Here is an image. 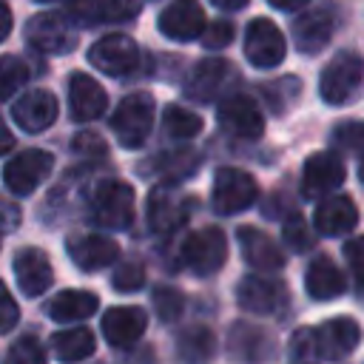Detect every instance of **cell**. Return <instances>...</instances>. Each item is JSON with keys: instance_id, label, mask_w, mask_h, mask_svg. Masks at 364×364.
Returning <instances> with one entry per match:
<instances>
[{"instance_id": "obj_34", "label": "cell", "mask_w": 364, "mask_h": 364, "mask_svg": "<svg viewBox=\"0 0 364 364\" xmlns=\"http://www.w3.org/2000/svg\"><path fill=\"white\" fill-rule=\"evenodd\" d=\"M145 284V264L131 259V262H119L114 267V276H111V287L119 290V293H134Z\"/></svg>"}, {"instance_id": "obj_13", "label": "cell", "mask_w": 364, "mask_h": 364, "mask_svg": "<svg viewBox=\"0 0 364 364\" xmlns=\"http://www.w3.org/2000/svg\"><path fill=\"white\" fill-rule=\"evenodd\" d=\"M191 208H193V202L185 199L182 193H173L171 185H156L148 193V202H145L148 225L156 233H173L188 222Z\"/></svg>"}, {"instance_id": "obj_21", "label": "cell", "mask_w": 364, "mask_h": 364, "mask_svg": "<svg viewBox=\"0 0 364 364\" xmlns=\"http://www.w3.org/2000/svg\"><path fill=\"white\" fill-rule=\"evenodd\" d=\"M14 279H17V284H20V290L26 296H31V299L43 296L54 282V270H51L48 256L40 247L17 250V256H14Z\"/></svg>"}, {"instance_id": "obj_32", "label": "cell", "mask_w": 364, "mask_h": 364, "mask_svg": "<svg viewBox=\"0 0 364 364\" xmlns=\"http://www.w3.org/2000/svg\"><path fill=\"white\" fill-rule=\"evenodd\" d=\"M259 91H262V97L267 100V105H270L273 114H284V111L290 108V102L299 97L301 80L293 77V74H287V77H279V80H273V82H264Z\"/></svg>"}, {"instance_id": "obj_25", "label": "cell", "mask_w": 364, "mask_h": 364, "mask_svg": "<svg viewBox=\"0 0 364 364\" xmlns=\"http://www.w3.org/2000/svg\"><path fill=\"white\" fill-rule=\"evenodd\" d=\"M225 77H228V63L222 57L199 60L188 71V77H185V100H191V102H210L219 94Z\"/></svg>"}, {"instance_id": "obj_18", "label": "cell", "mask_w": 364, "mask_h": 364, "mask_svg": "<svg viewBox=\"0 0 364 364\" xmlns=\"http://www.w3.org/2000/svg\"><path fill=\"white\" fill-rule=\"evenodd\" d=\"M57 97L46 88H34V91H26L14 105H11V119L28 131V134H40L46 131L54 119H57Z\"/></svg>"}, {"instance_id": "obj_9", "label": "cell", "mask_w": 364, "mask_h": 364, "mask_svg": "<svg viewBox=\"0 0 364 364\" xmlns=\"http://www.w3.org/2000/svg\"><path fill=\"white\" fill-rule=\"evenodd\" d=\"M347 179V168L338 151H318L307 156L301 168V196L307 199H324L330 191L341 188Z\"/></svg>"}, {"instance_id": "obj_33", "label": "cell", "mask_w": 364, "mask_h": 364, "mask_svg": "<svg viewBox=\"0 0 364 364\" xmlns=\"http://www.w3.org/2000/svg\"><path fill=\"white\" fill-rule=\"evenodd\" d=\"M28 80V65L20 57H0V100H9Z\"/></svg>"}, {"instance_id": "obj_31", "label": "cell", "mask_w": 364, "mask_h": 364, "mask_svg": "<svg viewBox=\"0 0 364 364\" xmlns=\"http://www.w3.org/2000/svg\"><path fill=\"white\" fill-rule=\"evenodd\" d=\"M162 125H165V131H168L173 139H191V136H196V134L202 131L205 122H202V117H199L196 111L171 102V105H165V111H162Z\"/></svg>"}, {"instance_id": "obj_48", "label": "cell", "mask_w": 364, "mask_h": 364, "mask_svg": "<svg viewBox=\"0 0 364 364\" xmlns=\"http://www.w3.org/2000/svg\"><path fill=\"white\" fill-rule=\"evenodd\" d=\"M14 148V136H11V131L3 125V119H0V156L3 154H9Z\"/></svg>"}, {"instance_id": "obj_16", "label": "cell", "mask_w": 364, "mask_h": 364, "mask_svg": "<svg viewBox=\"0 0 364 364\" xmlns=\"http://www.w3.org/2000/svg\"><path fill=\"white\" fill-rule=\"evenodd\" d=\"M65 253L71 256V262L80 270L94 273V270H102V267L117 262L119 245L111 236H102V233H82V236H71L65 242Z\"/></svg>"}, {"instance_id": "obj_43", "label": "cell", "mask_w": 364, "mask_h": 364, "mask_svg": "<svg viewBox=\"0 0 364 364\" xmlns=\"http://www.w3.org/2000/svg\"><path fill=\"white\" fill-rule=\"evenodd\" d=\"M17 318H20V310H17V301L11 299V293H9V287L0 282V333H6V330H11L14 324H17Z\"/></svg>"}, {"instance_id": "obj_39", "label": "cell", "mask_w": 364, "mask_h": 364, "mask_svg": "<svg viewBox=\"0 0 364 364\" xmlns=\"http://www.w3.org/2000/svg\"><path fill=\"white\" fill-rule=\"evenodd\" d=\"M68 20L82 23V26H97V23H105L102 0H68Z\"/></svg>"}, {"instance_id": "obj_19", "label": "cell", "mask_w": 364, "mask_h": 364, "mask_svg": "<svg viewBox=\"0 0 364 364\" xmlns=\"http://www.w3.org/2000/svg\"><path fill=\"white\" fill-rule=\"evenodd\" d=\"M148 327V316L142 307H134V304H119V307H111L105 310L102 316V336L111 347H131L142 338Z\"/></svg>"}, {"instance_id": "obj_26", "label": "cell", "mask_w": 364, "mask_h": 364, "mask_svg": "<svg viewBox=\"0 0 364 364\" xmlns=\"http://www.w3.org/2000/svg\"><path fill=\"white\" fill-rule=\"evenodd\" d=\"M202 165V154L193 151V148H171L165 154H156L145 168V173H156L162 182L159 185H173V182H182V179H191Z\"/></svg>"}, {"instance_id": "obj_46", "label": "cell", "mask_w": 364, "mask_h": 364, "mask_svg": "<svg viewBox=\"0 0 364 364\" xmlns=\"http://www.w3.org/2000/svg\"><path fill=\"white\" fill-rule=\"evenodd\" d=\"M9 31H11V9L6 0H0V43L9 37Z\"/></svg>"}, {"instance_id": "obj_41", "label": "cell", "mask_w": 364, "mask_h": 364, "mask_svg": "<svg viewBox=\"0 0 364 364\" xmlns=\"http://www.w3.org/2000/svg\"><path fill=\"white\" fill-rule=\"evenodd\" d=\"M145 0H102V11H105V23H125L134 20L139 14Z\"/></svg>"}, {"instance_id": "obj_36", "label": "cell", "mask_w": 364, "mask_h": 364, "mask_svg": "<svg viewBox=\"0 0 364 364\" xmlns=\"http://www.w3.org/2000/svg\"><path fill=\"white\" fill-rule=\"evenodd\" d=\"M154 307L165 324H173V321H179V316L185 310V296L173 287H156L154 290Z\"/></svg>"}, {"instance_id": "obj_38", "label": "cell", "mask_w": 364, "mask_h": 364, "mask_svg": "<svg viewBox=\"0 0 364 364\" xmlns=\"http://www.w3.org/2000/svg\"><path fill=\"white\" fill-rule=\"evenodd\" d=\"M318 353H316V341H313V327H301L296 330L293 341H290V364H318Z\"/></svg>"}, {"instance_id": "obj_42", "label": "cell", "mask_w": 364, "mask_h": 364, "mask_svg": "<svg viewBox=\"0 0 364 364\" xmlns=\"http://www.w3.org/2000/svg\"><path fill=\"white\" fill-rule=\"evenodd\" d=\"M344 259L358 282H364V236H353L344 242Z\"/></svg>"}, {"instance_id": "obj_22", "label": "cell", "mask_w": 364, "mask_h": 364, "mask_svg": "<svg viewBox=\"0 0 364 364\" xmlns=\"http://www.w3.org/2000/svg\"><path fill=\"white\" fill-rule=\"evenodd\" d=\"M236 239H239V250L250 267H256L262 273H273V270L284 267V253L279 250V245L264 230L242 225L236 230Z\"/></svg>"}, {"instance_id": "obj_1", "label": "cell", "mask_w": 364, "mask_h": 364, "mask_svg": "<svg viewBox=\"0 0 364 364\" xmlns=\"http://www.w3.org/2000/svg\"><path fill=\"white\" fill-rule=\"evenodd\" d=\"M364 82V57L358 51H338L318 77V97L327 105H347Z\"/></svg>"}, {"instance_id": "obj_6", "label": "cell", "mask_w": 364, "mask_h": 364, "mask_svg": "<svg viewBox=\"0 0 364 364\" xmlns=\"http://www.w3.org/2000/svg\"><path fill=\"white\" fill-rule=\"evenodd\" d=\"M287 54L282 28L267 17H253L245 28V57L253 68H276Z\"/></svg>"}, {"instance_id": "obj_4", "label": "cell", "mask_w": 364, "mask_h": 364, "mask_svg": "<svg viewBox=\"0 0 364 364\" xmlns=\"http://www.w3.org/2000/svg\"><path fill=\"white\" fill-rule=\"evenodd\" d=\"M259 196L256 179L242 168H219L210 188V205L216 213L230 216L239 210H247Z\"/></svg>"}, {"instance_id": "obj_10", "label": "cell", "mask_w": 364, "mask_h": 364, "mask_svg": "<svg viewBox=\"0 0 364 364\" xmlns=\"http://www.w3.org/2000/svg\"><path fill=\"white\" fill-rule=\"evenodd\" d=\"M51 168H54V156L48 151L28 148L11 156V162L3 168V182L14 196H28L34 188H40V182L51 173Z\"/></svg>"}, {"instance_id": "obj_17", "label": "cell", "mask_w": 364, "mask_h": 364, "mask_svg": "<svg viewBox=\"0 0 364 364\" xmlns=\"http://www.w3.org/2000/svg\"><path fill=\"white\" fill-rule=\"evenodd\" d=\"M358 225V208L350 196L333 193L318 199L313 210V228L318 236H347Z\"/></svg>"}, {"instance_id": "obj_27", "label": "cell", "mask_w": 364, "mask_h": 364, "mask_svg": "<svg viewBox=\"0 0 364 364\" xmlns=\"http://www.w3.org/2000/svg\"><path fill=\"white\" fill-rule=\"evenodd\" d=\"M230 353L242 361H267L276 350V341L262 330V327H253V324H233L230 330V341H228Z\"/></svg>"}, {"instance_id": "obj_24", "label": "cell", "mask_w": 364, "mask_h": 364, "mask_svg": "<svg viewBox=\"0 0 364 364\" xmlns=\"http://www.w3.org/2000/svg\"><path fill=\"white\" fill-rule=\"evenodd\" d=\"M304 290L316 301H330V299H338L347 290V279H344L341 267L330 256L321 253L304 270Z\"/></svg>"}, {"instance_id": "obj_20", "label": "cell", "mask_w": 364, "mask_h": 364, "mask_svg": "<svg viewBox=\"0 0 364 364\" xmlns=\"http://www.w3.org/2000/svg\"><path fill=\"white\" fill-rule=\"evenodd\" d=\"M68 108L77 122H91L102 117V111L108 108V94L97 80L77 71L68 80Z\"/></svg>"}, {"instance_id": "obj_45", "label": "cell", "mask_w": 364, "mask_h": 364, "mask_svg": "<svg viewBox=\"0 0 364 364\" xmlns=\"http://www.w3.org/2000/svg\"><path fill=\"white\" fill-rule=\"evenodd\" d=\"M74 151L91 154V156H102V154H105V142H102V136H97V134H91V131H82V134L74 139Z\"/></svg>"}, {"instance_id": "obj_5", "label": "cell", "mask_w": 364, "mask_h": 364, "mask_svg": "<svg viewBox=\"0 0 364 364\" xmlns=\"http://www.w3.org/2000/svg\"><path fill=\"white\" fill-rule=\"evenodd\" d=\"M228 259V239L219 228H199L182 242V262L193 276H213Z\"/></svg>"}, {"instance_id": "obj_37", "label": "cell", "mask_w": 364, "mask_h": 364, "mask_svg": "<svg viewBox=\"0 0 364 364\" xmlns=\"http://www.w3.org/2000/svg\"><path fill=\"white\" fill-rule=\"evenodd\" d=\"M6 364H48V361H46L43 344L34 336H20L11 344V350L6 355Z\"/></svg>"}, {"instance_id": "obj_35", "label": "cell", "mask_w": 364, "mask_h": 364, "mask_svg": "<svg viewBox=\"0 0 364 364\" xmlns=\"http://www.w3.org/2000/svg\"><path fill=\"white\" fill-rule=\"evenodd\" d=\"M330 139L336 148H344L350 154H361L364 151V122L361 119H344L333 128Z\"/></svg>"}, {"instance_id": "obj_11", "label": "cell", "mask_w": 364, "mask_h": 364, "mask_svg": "<svg viewBox=\"0 0 364 364\" xmlns=\"http://www.w3.org/2000/svg\"><path fill=\"white\" fill-rule=\"evenodd\" d=\"M313 341L321 361H341L361 344V327L350 316H336L313 327Z\"/></svg>"}, {"instance_id": "obj_15", "label": "cell", "mask_w": 364, "mask_h": 364, "mask_svg": "<svg viewBox=\"0 0 364 364\" xmlns=\"http://www.w3.org/2000/svg\"><path fill=\"white\" fill-rule=\"evenodd\" d=\"M156 26L168 40L191 43L205 31V9L199 6V0H171L159 11Z\"/></svg>"}, {"instance_id": "obj_29", "label": "cell", "mask_w": 364, "mask_h": 364, "mask_svg": "<svg viewBox=\"0 0 364 364\" xmlns=\"http://www.w3.org/2000/svg\"><path fill=\"white\" fill-rule=\"evenodd\" d=\"M94 347H97V338L88 327H68V330H60L51 336V350H54L57 361H63V364L88 358L94 353Z\"/></svg>"}, {"instance_id": "obj_30", "label": "cell", "mask_w": 364, "mask_h": 364, "mask_svg": "<svg viewBox=\"0 0 364 364\" xmlns=\"http://www.w3.org/2000/svg\"><path fill=\"white\" fill-rule=\"evenodd\" d=\"M176 355L182 364H210L216 355V336L210 327H188L176 338Z\"/></svg>"}, {"instance_id": "obj_12", "label": "cell", "mask_w": 364, "mask_h": 364, "mask_svg": "<svg viewBox=\"0 0 364 364\" xmlns=\"http://www.w3.org/2000/svg\"><path fill=\"white\" fill-rule=\"evenodd\" d=\"M26 34L28 43L43 54H65L77 46V34L68 14H57V11L34 14L26 26Z\"/></svg>"}, {"instance_id": "obj_40", "label": "cell", "mask_w": 364, "mask_h": 364, "mask_svg": "<svg viewBox=\"0 0 364 364\" xmlns=\"http://www.w3.org/2000/svg\"><path fill=\"white\" fill-rule=\"evenodd\" d=\"M233 31H236V26H233L230 20H216V23H210V26H205V31H202V46L210 48V51H219V48L230 46Z\"/></svg>"}, {"instance_id": "obj_44", "label": "cell", "mask_w": 364, "mask_h": 364, "mask_svg": "<svg viewBox=\"0 0 364 364\" xmlns=\"http://www.w3.org/2000/svg\"><path fill=\"white\" fill-rule=\"evenodd\" d=\"M284 236H287L290 247H296V250H307V247H310V233L304 230V225H301L299 213L284 225Z\"/></svg>"}, {"instance_id": "obj_7", "label": "cell", "mask_w": 364, "mask_h": 364, "mask_svg": "<svg viewBox=\"0 0 364 364\" xmlns=\"http://www.w3.org/2000/svg\"><path fill=\"white\" fill-rule=\"evenodd\" d=\"M88 63L108 77H125L139 65V46L128 34H105L88 48Z\"/></svg>"}, {"instance_id": "obj_23", "label": "cell", "mask_w": 364, "mask_h": 364, "mask_svg": "<svg viewBox=\"0 0 364 364\" xmlns=\"http://www.w3.org/2000/svg\"><path fill=\"white\" fill-rule=\"evenodd\" d=\"M333 37V14L324 9L301 11L293 20V43L301 54H318Z\"/></svg>"}, {"instance_id": "obj_3", "label": "cell", "mask_w": 364, "mask_h": 364, "mask_svg": "<svg viewBox=\"0 0 364 364\" xmlns=\"http://www.w3.org/2000/svg\"><path fill=\"white\" fill-rule=\"evenodd\" d=\"M91 219L108 230H125L134 222V188L122 179H102L91 191Z\"/></svg>"}, {"instance_id": "obj_8", "label": "cell", "mask_w": 364, "mask_h": 364, "mask_svg": "<svg viewBox=\"0 0 364 364\" xmlns=\"http://www.w3.org/2000/svg\"><path fill=\"white\" fill-rule=\"evenodd\" d=\"M216 122L222 125L225 134L236 136V139H259L264 134V117L259 111V105L245 97V94H230L219 102L216 108Z\"/></svg>"}, {"instance_id": "obj_47", "label": "cell", "mask_w": 364, "mask_h": 364, "mask_svg": "<svg viewBox=\"0 0 364 364\" xmlns=\"http://www.w3.org/2000/svg\"><path fill=\"white\" fill-rule=\"evenodd\" d=\"M273 9H279V11H301L310 0H267Z\"/></svg>"}, {"instance_id": "obj_50", "label": "cell", "mask_w": 364, "mask_h": 364, "mask_svg": "<svg viewBox=\"0 0 364 364\" xmlns=\"http://www.w3.org/2000/svg\"><path fill=\"white\" fill-rule=\"evenodd\" d=\"M37 3H57V0H37Z\"/></svg>"}, {"instance_id": "obj_14", "label": "cell", "mask_w": 364, "mask_h": 364, "mask_svg": "<svg viewBox=\"0 0 364 364\" xmlns=\"http://www.w3.org/2000/svg\"><path fill=\"white\" fill-rule=\"evenodd\" d=\"M236 301L247 313L270 316V313H279L284 307L287 287H284V282L270 279V276H245L236 284Z\"/></svg>"}, {"instance_id": "obj_49", "label": "cell", "mask_w": 364, "mask_h": 364, "mask_svg": "<svg viewBox=\"0 0 364 364\" xmlns=\"http://www.w3.org/2000/svg\"><path fill=\"white\" fill-rule=\"evenodd\" d=\"M216 9H222V11H239V9H245L247 6V0H210Z\"/></svg>"}, {"instance_id": "obj_2", "label": "cell", "mask_w": 364, "mask_h": 364, "mask_svg": "<svg viewBox=\"0 0 364 364\" xmlns=\"http://www.w3.org/2000/svg\"><path fill=\"white\" fill-rule=\"evenodd\" d=\"M154 117H156L154 97L148 91H136V94L122 97L119 105L114 108L111 131L122 148H139L154 128Z\"/></svg>"}, {"instance_id": "obj_28", "label": "cell", "mask_w": 364, "mask_h": 364, "mask_svg": "<svg viewBox=\"0 0 364 364\" xmlns=\"http://www.w3.org/2000/svg\"><path fill=\"white\" fill-rule=\"evenodd\" d=\"M97 307H100V299L91 290H63L48 301V316L60 324H68V321H82L94 316Z\"/></svg>"}]
</instances>
